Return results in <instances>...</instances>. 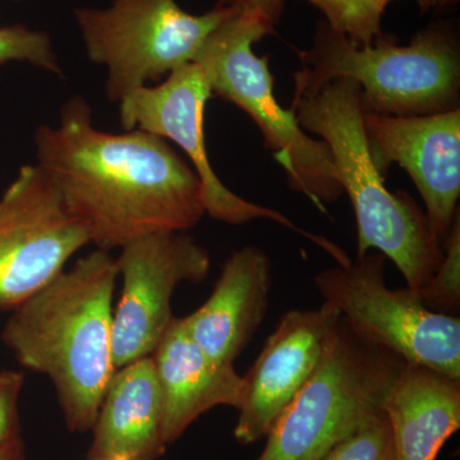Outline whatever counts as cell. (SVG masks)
I'll use <instances>...</instances> for the list:
<instances>
[{"instance_id": "cb8c5ba5", "label": "cell", "mask_w": 460, "mask_h": 460, "mask_svg": "<svg viewBox=\"0 0 460 460\" xmlns=\"http://www.w3.org/2000/svg\"><path fill=\"white\" fill-rule=\"evenodd\" d=\"M0 460H27L25 444L21 436L0 447Z\"/></svg>"}, {"instance_id": "2e32d148", "label": "cell", "mask_w": 460, "mask_h": 460, "mask_svg": "<svg viewBox=\"0 0 460 460\" xmlns=\"http://www.w3.org/2000/svg\"><path fill=\"white\" fill-rule=\"evenodd\" d=\"M91 431L87 460H156L164 454L162 393L151 356L114 371Z\"/></svg>"}, {"instance_id": "9a60e30c", "label": "cell", "mask_w": 460, "mask_h": 460, "mask_svg": "<svg viewBox=\"0 0 460 460\" xmlns=\"http://www.w3.org/2000/svg\"><path fill=\"white\" fill-rule=\"evenodd\" d=\"M162 393L163 438L175 443L206 411L217 405L239 410L244 380L234 366L211 361L190 338L181 317H174L151 354Z\"/></svg>"}, {"instance_id": "8fae6325", "label": "cell", "mask_w": 460, "mask_h": 460, "mask_svg": "<svg viewBox=\"0 0 460 460\" xmlns=\"http://www.w3.org/2000/svg\"><path fill=\"white\" fill-rule=\"evenodd\" d=\"M122 295L113 314L114 368L153 354L174 320L172 298L183 281L202 283L208 251L186 232L160 233L120 248Z\"/></svg>"}, {"instance_id": "ac0fdd59", "label": "cell", "mask_w": 460, "mask_h": 460, "mask_svg": "<svg viewBox=\"0 0 460 460\" xmlns=\"http://www.w3.org/2000/svg\"><path fill=\"white\" fill-rule=\"evenodd\" d=\"M320 9L325 22L334 31L343 33L354 47H370L383 33L384 12L375 0H305Z\"/></svg>"}, {"instance_id": "4fadbf2b", "label": "cell", "mask_w": 460, "mask_h": 460, "mask_svg": "<svg viewBox=\"0 0 460 460\" xmlns=\"http://www.w3.org/2000/svg\"><path fill=\"white\" fill-rule=\"evenodd\" d=\"M341 319L334 305L288 311L243 376V399L234 436L253 444L266 438L319 365L330 332Z\"/></svg>"}, {"instance_id": "3957f363", "label": "cell", "mask_w": 460, "mask_h": 460, "mask_svg": "<svg viewBox=\"0 0 460 460\" xmlns=\"http://www.w3.org/2000/svg\"><path fill=\"white\" fill-rule=\"evenodd\" d=\"M359 96L356 81L339 78L293 99L292 109L302 128L328 145L339 184L356 214L357 257L370 250L383 253L419 296L443 261L444 246L413 199L386 189L368 150Z\"/></svg>"}, {"instance_id": "9c48e42d", "label": "cell", "mask_w": 460, "mask_h": 460, "mask_svg": "<svg viewBox=\"0 0 460 460\" xmlns=\"http://www.w3.org/2000/svg\"><path fill=\"white\" fill-rule=\"evenodd\" d=\"M211 96L213 91L202 66L189 63L166 75L156 86L141 87L124 96L119 102L120 124L124 131L141 129L181 147L201 181L205 213L214 219L230 226L255 219L274 220L305 235L334 259L341 255V247L328 239L305 232L279 211L252 204L224 186L206 148L205 108Z\"/></svg>"}, {"instance_id": "44dd1931", "label": "cell", "mask_w": 460, "mask_h": 460, "mask_svg": "<svg viewBox=\"0 0 460 460\" xmlns=\"http://www.w3.org/2000/svg\"><path fill=\"white\" fill-rule=\"evenodd\" d=\"M321 460H396L386 414H381L345 438Z\"/></svg>"}, {"instance_id": "30bf717a", "label": "cell", "mask_w": 460, "mask_h": 460, "mask_svg": "<svg viewBox=\"0 0 460 460\" xmlns=\"http://www.w3.org/2000/svg\"><path fill=\"white\" fill-rule=\"evenodd\" d=\"M89 243L49 178L22 166L0 199V310L23 304Z\"/></svg>"}, {"instance_id": "d6986e66", "label": "cell", "mask_w": 460, "mask_h": 460, "mask_svg": "<svg viewBox=\"0 0 460 460\" xmlns=\"http://www.w3.org/2000/svg\"><path fill=\"white\" fill-rule=\"evenodd\" d=\"M434 313L456 316L460 305V222L459 215L444 243V259L434 277L419 295Z\"/></svg>"}, {"instance_id": "ffe728a7", "label": "cell", "mask_w": 460, "mask_h": 460, "mask_svg": "<svg viewBox=\"0 0 460 460\" xmlns=\"http://www.w3.org/2000/svg\"><path fill=\"white\" fill-rule=\"evenodd\" d=\"M9 62H27L51 74H60L48 33L23 25L0 27V66Z\"/></svg>"}, {"instance_id": "5bb4252c", "label": "cell", "mask_w": 460, "mask_h": 460, "mask_svg": "<svg viewBox=\"0 0 460 460\" xmlns=\"http://www.w3.org/2000/svg\"><path fill=\"white\" fill-rule=\"evenodd\" d=\"M270 290V259L259 247L246 246L224 262L208 301L181 320L211 361L234 366L265 319Z\"/></svg>"}, {"instance_id": "8992f818", "label": "cell", "mask_w": 460, "mask_h": 460, "mask_svg": "<svg viewBox=\"0 0 460 460\" xmlns=\"http://www.w3.org/2000/svg\"><path fill=\"white\" fill-rule=\"evenodd\" d=\"M274 30L256 12L235 11L208 38L195 63L204 69L213 95L242 109L255 122L290 189L326 214V206L344 193L328 145L305 132L292 108L281 107L275 98L270 58L253 51V44Z\"/></svg>"}, {"instance_id": "e0dca14e", "label": "cell", "mask_w": 460, "mask_h": 460, "mask_svg": "<svg viewBox=\"0 0 460 460\" xmlns=\"http://www.w3.org/2000/svg\"><path fill=\"white\" fill-rule=\"evenodd\" d=\"M385 414L396 460H436L460 428V378L407 362Z\"/></svg>"}, {"instance_id": "603a6c76", "label": "cell", "mask_w": 460, "mask_h": 460, "mask_svg": "<svg viewBox=\"0 0 460 460\" xmlns=\"http://www.w3.org/2000/svg\"><path fill=\"white\" fill-rule=\"evenodd\" d=\"M215 5L238 12H256L275 27L283 16L286 0H217Z\"/></svg>"}, {"instance_id": "ba28073f", "label": "cell", "mask_w": 460, "mask_h": 460, "mask_svg": "<svg viewBox=\"0 0 460 460\" xmlns=\"http://www.w3.org/2000/svg\"><path fill=\"white\" fill-rule=\"evenodd\" d=\"M385 260L377 251L367 252L320 272L314 284L366 341L404 361L460 378L459 317L429 310L410 288H389Z\"/></svg>"}, {"instance_id": "277c9868", "label": "cell", "mask_w": 460, "mask_h": 460, "mask_svg": "<svg viewBox=\"0 0 460 460\" xmlns=\"http://www.w3.org/2000/svg\"><path fill=\"white\" fill-rule=\"evenodd\" d=\"M298 56L302 66L295 74V98L349 78L361 87L363 113L414 117L459 109V41L445 25L422 30L407 47L383 32L370 47L357 48L323 21L310 49Z\"/></svg>"}, {"instance_id": "4316f807", "label": "cell", "mask_w": 460, "mask_h": 460, "mask_svg": "<svg viewBox=\"0 0 460 460\" xmlns=\"http://www.w3.org/2000/svg\"><path fill=\"white\" fill-rule=\"evenodd\" d=\"M105 460H131L128 458H126V456H113V458H109Z\"/></svg>"}, {"instance_id": "7a4b0ae2", "label": "cell", "mask_w": 460, "mask_h": 460, "mask_svg": "<svg viewBox=\"0 0 460 460\" xmlns=\"http://www.w3.org/2000/svg\"><path fill=\"white\" fill-rule=\"evenodd\" d=\"M117 259L98 250L12 310L2 341L29 370L47 375L72 432L91 431L113 376Z\"/></svg>"}, {"instance_id": "5b68a950", "label": "cell", "mask_w": 460, "mask_h": 460, "mask_svg": "<svg viewBox=\"0 0 460 460\" xmlns=\"http://www.w3.org/2000/svg\"><path fill=\"white\" fill-rule=\"evenodd\" d=\"M404 359L366 341L341 316L319 365L269 432L257 460H321L385 413Z\"/></svg>"}, {"instance_id": "484cf974", "label": "cell", "mask_w": 460, "mask_h": 460, "mask_svg": "<svg viewBox=\"0 0 460 460\" xmlns=\"http://www.w3.org/2000/svg\"><path fill=\"white\" fill-rule=\"evenodd\" d=\"M459 0H436V7L440 9H447L456 5Z\"/></svg>"}, {"instance_id": "6da1fadb", "label": "cell", "mask_w": 460, "mask_h": 460, "mask_svg": "<svg viewBox=\"0 0 460 460\" xmlns=\"http://www.w3.org/2000/svg\"><path fill=\"white\" fill-rule=\"evenodd\" d=\"M35 146L36 165L98 250L187 232L206 214L198 172L168 141L100 131L83 98L66 102L58 126L39 127Z\"/></svg>"}, {"instance_id": "7c38bea8", "label": "cell", "mask_w": 460, "mask_h": 460, "mask_svg": "<svg viewBox=\"0 0 460 460\" xmlns=\"http://www.w3.org/2000/svg\"><path fill=\"white\" fill-rule=\"evenodd\" d=\"M363 126L378 172L385 177L398 164L410 174L444 246L459 215L460 109L414 117L363 113Z\"/></svg>"}, {"instance_id": "52a82bcc", "label": "cell", "mask_w": 460, "mask_h": 460, "mask_svg": "<svg viewBox=\"0 0 460 460\" xmlns=\"http://www.w3.org/2000/svg\"><path fill=\"white\" fill-rule=\"evenodd\" d=\"M234 12L215 5L204 14H190L175 0H114L108 8H75L74 16L91 62L107 68L109 100L119 102L195 62Z\"/></svg>"}, {"instance_id": "d4e9b609", "label": "cell", "mask_w": 460, "mask_h": 460, "mask_svg": "<svg viewBox=\"0 0 460 460\" xmlns=\"http://www.w3.org/2000/svg\"><path fill=\"white\" fill-rule=\"evenodd\" d=\"M393 0H375V3H376L377 7L381 9V11L385 12V8L387 7V4L389 3H392ZM417 3H419L420 11L425 13V12L429 11L431 8L436 7V0H416Z\"/></svg>"}, {"instance_id": "7402d4cb", "label": "cell", "mask_w": 460, "mask_h": 460, "mask_svg": "<svg viewBox=\"0 0 460 460\" xmlns=\"http://www.w3.org/2000/svg\"><path fill=\"white\" fill-rule=\"evenodd\" d=\"M23 381L21 372L0 371V447L21 436L18 401Z\"/></svg>"}]
</instances>
